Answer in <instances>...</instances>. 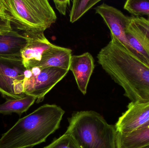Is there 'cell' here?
<instances>
[{
    "instance_id": "8992f818",
    "label": "cell",
    "mask_w": 149,
    "mask_h": 148,
    "mask_svg": "<svg viewBox=\"0 0 149 148\" xmlns=\"http://www.w3.org/2000/svg\"><path fill=\"white\" fill-rule=\"evenodd\" d=\"M25 68L21 57L0 56V94L7 99L26 96L23 81Z\"/></svg>"
},
{
    "instance_id": "e0dca14e",
    "label": "cell",
    "mask_w": 149,
    "mask_h": 148,
    "mask_svg": "<svg viewBox=\"0 0 149 148\" xmlns=\"http://www.w3.org/2000/svg\"><path fill=\"white\" fill-rule=\"evenodd\" d=\"M124 9L136 17L149 16V0H128L125 2Z\"/></svg>"
},
{
    "instance_id": "52a82bcc",
    "label": "cell",
    "mask_w": 149,
    "mask_h": 148,
    "mask_svg": "<svg viewBox=\"0 0 149 148\" xmlns=\"http://www.w3.org/2000/svg\"><path fill=\"white\" fill-rule=\"evenodd\" d=\"M126 35L127 48L149 66V19L130 17Z\"/></svg>"
},
{
    "instance_id": "7c38bea8",
    "label": "cell",
    "mask_w": 149,
    "mask_h": 148,
    "mask_svg": "<svg viewBox=\"0 0 149 148\" xmlns=\"http://www.w3.org/2000/svg\"><path fill=\"white\" fill-rule=\"evenodd\" d=\"M72 52L70 49L55 45L44 53L40 61L34 67H56L69 71Z\"/></svg>"
},
{
    "instance_id": "2e32d148",
    "label": "cell",
    "mask_w": 149,
    "mask_h": 148,
    "mask_svg": "<svg viewBox=\"0 0 149 148\" xmlns=\"http://www.w3.org/2000/svg\"><path fill=\"white\" fill-rule=\"evenodd\" d=\"M100 0H74L70 12V22H75L79 19L86 12L93 8Z\"/></svg>"
},
{
    "instance_id": "7402d4cb",
    "label": "cell",
    "mask_w": 149,
    "mask_h": 148,
    "mask_svg": "<svg viewBox=\"0 0 149 148\" xmlns=\"http://www.w3.org/2000/svg\"><path fill=\"white\" fill-rule=\"evenodd\" d=\"M143 148H149V145H148V146H147V147H144Z\"/></svg>"
},
{
    "instance_id": "44dd1931",
    "label": "cell",
    "mask_w": 149,
    "mask_h": 148,
    "mask_svg": "<svg viewBox=\"0 0 149 148\" xmlns=\"http://www.w3.org/2000/svg\"><path fill=\"white\" fill-rule=\"evenodd\" d=\"M0 19H7L10 20L3 3V0H0Z\"/></svg>"
},
{
    "instance_id": "5bb4252c",
    "label": "cell",
    "mask_w": 149,
    "mask_h": 148,
    "mask_svg": "<svg viewBox=\"0 0 149 148\" xmlns=\"http://www.w3.org/2000/svg\"><path fill=\"white\" fill-rule=\"evenodd\" d=\"M148 145L149 126L130 134L117 133V148H143Z\"/></svg>"
},
{
    "instance_id": "ffe728a7",
    "label": "cell",
    "mask_w": 149,
    "mask_h": 148,
    "mask_svg": "<svg viewBox=\"0 0 149 148\" xmlns=\"http://www.w3.org/2000/svg\"><path fill=\"white\" fill-rule=\"evenodd\" d=\"M13 30L10 20L0 19V33L11 31Z\"/></svg>"
},
{
    "instance_id": "6da1fadb",
    "label": "cell",
    "mask_w": 149,
    "mask_h": 148,
    "mask_svg": "<svg viewBox=\"0 0 149 148\" xmlns=\"http://www.w3.org/2000/svg\"><path fill=\"white\" fill-rule=\"evenodd\" d=\"M97 55L98 63L123 88L131 102H149V66L113 36Z\"/></svg>"
},
{
    "instance_id": "9c48e42d",
    "label": "cell",
    "mask_w": 149,
    "mask_h": 148,
    "mask_svg": "<svg viewBox=\"0 0 149 148\" xmlns=\"http://www.w3.org/2000/svg\"><path fill=\"white\" fill-rule=\"evenodd\" d=\"M109 28L111 35L120 41L126 47L128 42L126 32L130 21V17L124 15L116 8L103 3L95 8Z\"/></svg>"
},
{
    "instance_id": "8fae6325",
    "label": "cell",
    "mask_w": 149,
    "mask_h": 148,
    "mask_svg": "<svg viewBox=\"0 0 149 148\" xmlns=\"http://www.w3.org/2000/svg\"><path fill=\"white\" fill-rule=\"evenodd\" d=\"M95 68L93 56L88 52L72 56L70 70L72 72L79 90L86 94L91 75Z\"/></svg>"
},
{
    "instance_id": "9a60e30c",
    "label": "cell",
    "mask_w": 149,
    "mask_h": 148,
    "mask_svg": "<svg viewBox=\"0 0 149 148\" xmlns=\"http://www.w3.org/2000/svg\"><path fill=\"white\" fill-rule=\"evenodd\" d=\"M36 100L35 97L28 95L21 99H7L4 103L0 104V114L8 115L16 113L22 115L34 104Z\"/></svg>"
},
{
    "instance_id": "5b68a950",
    "label": "cell",
    "mask_w": 149,
    "mask_h": 148,
    "mask_svg": "<svg viewBox=\"0 0 149 148\" xmlns=\"http://www.w3.org/2000/svg\"><path fill=\"white\" fill-rule=\"evenodd\" d=\"M69 71L56 67L25 70L23 81L24 93L41 102L45 96L68 74Z\"/></svg>"
},
{
    "instance_id": "3957f363",
    "label": "cell",
    "mask_w": 149,
    "mask_h": 148,
    "mask_svg": "<svg viewBox=\"0 0 149 148\" xmlns=\"http://www.w3.org/2000/svg\"><path fill=\"white\" fill-rule=\"evenodd\" d=\"M69 121L65 133L72 136L79 148H117L115 126L97 112H77Z\"/></svg>"
},
{
    "instance_id": "603a6c76",
    "label": "cell",
    "mask_w": 149,
    "mask_h": 148,
    "mask_svg": "<svg viewBox=\"0 0 149 148\" xmlns=\"http://www.w3.org/2000/svg\"><path fill=\"white\" fill-rule=\"evenodd\" d=\"M148 126H149V124L148 125Z\"/></svg>"
},
{
    "instance_id": "ac0fdd59",
    "label": "cell",
    "mask_w": 149,
    "mask_h": 148,
    "mask_svg": "<svg viewBox=\"0 0 149 148\" xmlns=\"http://www.w3.org/2000/svg\"><path fill=\"white\" fill-rule=\"evenodd\" d=\"M44 148H79L73 137L65 134Z\"/></svg>"
},
{
    "instance_id": "cb8c5ba5",
    "label": "cell",
    "mask_w": 149,
    "mask_h": 148,
    "mask_svg": "<svg viewBox=\"0 0 149 148\" xmlns=\"http://www.w3.org/2000/svg\"></svg>"
},
{
    "instance_id": "d6986e66",
    "label": "cell",
    "mask_w": 149,
    "mask_h": 148,
    "mask_svg": "<svg viewBox=\"0 0 149 148\" xmlns=\"http://www.w3.org/2000/svg\"><path fill=\"white\" fill-rule=\"evenodd\" d=\"M53 2L55 3L56 8L58 10L59 13L63 15H65L66 9L68 5L70 4V0H65V1L54 0Z\"/></svg>"
},
{
    "instance_id": "4fadbf2b",
    "label": "cell",
    "mask_w": 149,
    "mask_h": 148,
    "mask_svg": "<svg viewBox=\"0 0 149 148\" xmlns=\"http://www.w3.org/2000/svg\"><path fill=\"white\" fill-rule=\"evenodd\" d=\"M28 40L26 35L13 29L0 33V56L21 57Z\"/></svg>"
},
{
    "instance_id": "ba28073f",
    "label": "cell",
    "mask_w": 149,
    "mask_h": 148,
    "mask_svg": "<svg viewBox=\"0 0 149 148\" xmlns=\"http://www.w3.org/2000/svg\"><path fill=\"white\" fill-rule=\"evenodd\" d=\"M127 108L115 126L117 133L130 134L148 126L149 102H130Z\"/></svg>"
},
{
    "instance_id": "30bf717a",
    "label": "cell",
    "mask_w": 149,
    "mask_h": 148,
    "mask_svg": "<svg viewBox=\"0 0 149 148\" xmlns=\"http://www.w3.org/2000/svg\"><path fill=\"white\" fill-rule=\"evenodd\" d=\"M24 34L28 36L29 40L21 52V57L25 69L29 70L40 61L46 50L55 45L45 37L44 31H34Z\"/></svg>"
},
{
    "instance_id": "7a4b0ae2",
    "label": "cell",
    "mask_w": 149,
    "mask_h": 148,
    "mask_svg": "<svg viewBox=\"0 0 149 148\" xmlns=\"http://www.w3.org/2000/svg\"><path fill=\"white\" fill-rule=\"evenodd\" d=\"M65 111L45 104L21 118L0 139V148H32L45 142L58 129Z\"/></svg>"
},
{
    "instance_id": "277c9868",
    "label": "cell",
    "mask_w": 149,
    "mask_h": 148,
    "mask_svg": "<svg viewBox=\"0 0 149 148\" xmlns=\"http://www.w3.org/2000/svg\"><path fill=\"white\" fill-rule=\"evenodd\" d=\"M12 29L22 34L45 31L56 21L47 0H3Z\"/></svg>"
}]
</instances>
